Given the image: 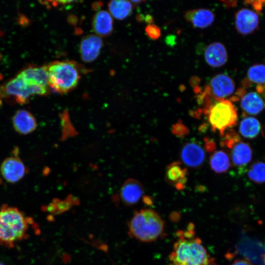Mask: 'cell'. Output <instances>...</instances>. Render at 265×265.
Instances as JSON below:
<instances>
[{"label":"cell","instance_id":"cell-6","mask_svg":"<svg viewBox=\"0 0 265 265\" xmlns=\"http://www.w3.org/2000/svg\"><path fill=\"white\" fill-rule=\"evenodd\" d=\"M49 92L48 87L30 84L18 75L0 86V103L2 100H8L25 104L28 102L31 96L47 95Z\"/></svg>","mask_w":265,"mask_h":265},{"label":"cell","instance_id":"cell-20","mask_svg":"<svg viewBox=\"0 0 265 265\" xmlns=\"http://www.w3.org/2000/svg\"><path fill=\"white\" fill-rule=\"evenodd\" d=\"M260 94L251 91L245 93L241 97L240 107L244 113L256 115L265 108V103Z\"/></svg>","mask_w":265,"mask_h":265},{"label":"cell","instance_id":"cell-13","mask_svg":"<svg viewBox=\"0 0 265 265\" xmlns=\"http://www.w3.org/2000/svg\"><path fill=\"white\" fill-rule=\"evenodd\" d=\"M103 46L101 38L90 34L84 36L80 44V53L83 62L90 63L98 57Z\"/></svg>","mask_w":265,"mask_h":265},{"label":"cell","instance_id":"cell-23","mask_svg":"<svg viewBox=\"0 0 265 265\" xmlns=\"http://www.w3.org/2000/svg\"><path fill=\"white\" fill-rule=\"evenodd\" d=\"M261 130L259 121L253 117L243 118L239 124V132L244 137L252 139L256 137Z\"/></svg>","mask_w":265,"mask_h":265},{"label":"cell","instance_id":"cell-36","mask_svg":"<svg viewBox=\"0 0 265 265\" xmlns=\"http://www.w3.org/2000/svg\"><path fill=\"white\" fill-rule=\"evenodd\" d=\"M264 91H265V85H264Z\"/></svg>","mask_w":265,"mask_h":265},{"label":"cell","instance_id":"cell-8","mask_svg":"<svg viewBox=\"0 0 265 265\" xmlns=\"http://www.w3.org/2000/svg\"><path fill=\"white\" fill-rule=\"evenodd\" d=\"M235 248L236 253L243 257L253 265H265V241L243 235Z\"/></svg>","mask_w":265,"mask_h":265},{"label":"cell","instance_id":"cell-31","mask_svg":"<svg viewBox=\"0 0 265 265\" xmlns=\"http://www.w3.org/2000/svg\"><path fill=\"white\" fill-rule=\"evenodd\" d=\"M231 265H253L249 261L244 259L235 260Z\"/></svg>","mask_w":265,"mask_h":265},{"label":"cell","instance_id":"cell-17","mask_svg":"<svg viewBox=\"0 0 265 265\" xmlns=\"http://www.w3.org/2000/svg\"><path fill=\"white\" fill-rule=\"evenodd\" d=\"M204 57L208 64L212 67H220L227 61L228 54L225 46L220 42L209 44L204 52Z\"/></svg>","mask_w":265,"mask_h":265},{"label":"cell","instance_id":"cell-3","mask_svg":"<svg viewBox=\"0 0 265 265\" xmlns=\"http://www.w3.org/2000/svg\"><path fill=\"white\" fill-rule=\"evenodd\" d=\"M198 100L204 106L199 113L205 114L213 132H218L222 136L237 124V108L230 100H218L204 95Z\"/></svg>","mask_w":265,"mask_h":265},{"label":"cell","instance_id":"cell-34","mask_svg":"<svg viewBox=\"0 0 265 265\" xmlns=\"http://www.w3.org/2000/svg\"><path fill=\"white\" fill-rule=\"evenodd\" d=\"M210 265H216V264H214V263H213L212 264Z\"/></svg>","mask_w":265,"mask_h":265},{"label":"cell","instance_id":"cell-11","mask_svg":"<svg viewBox=\"0 0 265 265\" xmlns=\"http://www.w3.org/2000/svg\"><path fill=\"white\" fill-rule=\"evenodd\" d=\"M0 172L6 182L15 183L24 177L26 173V168L20 158L16 156L9 157L2 162Z\"/></svg>","mask_w":265,"mask_h":265},{"label":"cell","instance_id":"cell-9","mask_svg":"<svg viewBox=\"0 0 265 265\" xmlns=\"http://www.w3.org/2000/svg\"><path fill=\"white\" fill-rule=\"evenodd\" d=\"M235 88L234 81L229 76L219 74L212 78L201 93L216 100H228L234 93Z\"/></svg>","mask_w":265,"mask_h":265},{"label":"cell","instance_id":"cell-5","mask_svg":"<svg viewBox=\"0 0 265 265\" xmlns=\"http://www.w3.org/2000/svg\"><path fill=\"white\" fill-rule=\"evenodd\" d=\"M46 67L48 85L55 92L64 94L78 85L80 79V69L75 61H55Z\"/></svg>","mask_w":265,"mask_h":265},{"label":"cell","instance_id":"cell-18","mask_svg":"<svg viewBox=\"0 0 265 265\" xmlns=\"http://www.w3.org/2000/svg\"><path fill=\"white\" fill-rule=\"evenodd\" d=\"M214 17L213 12L206 8L189 10L185 14V19L193 27L199 28L209 27L213 23Z\"/></svg>","mask_w":265,"mask_h":265},{"label":"cell","instance_id":"cell-14","mask_svg":"<svg viewBox=\"0 0 265 265\" xmlns=\"http://www.w3.org/2000/svg\"><path fill=\"white\" fill-rule=\"evenodd\" d=\"M165 179L169 185L178 190H182L187 181V169L182 162H172L166 167Z\"/></svg>","mask_w":265,"mask_h":265},{"label":"cell","instance_id":"cell-1","mask_svg":"<svg viewBox=\"0 0 265 265\" xmlns=\"http://www.w3.org/2000/svg\"><path fill=\"white\" fill-rule=\"evenodd\" d=\"M194 229L190 224L186 230L177 232L168 265H210L214 263L200 238L195 236Z\"/></svg>","mask_w":265,"mask_h":265},{"label":"cell","instance_id":"cell-28","mask_svg":"<svg viewBox=\"0 0 265 265\" xmlns=\"http://www.w3.org/2000/svg\"><path fill=\"white\" fill-rule=\"evenodd\" d=\"M147 35L151 39L157 40L161 36L160 28L154 24L148 25L145 27Z\"/></svg>","mask_w":265,"mask_h":265},{"label":"cell","instance_id":"cell-33","mask_svg":"<svg viewBox=\"0 0 265 265\" xmlns=\"http://www.w3.org/2000/svg\"><path fill=\"white\" fill-rule=\"evenodd\" d=\"M145 21L149 24H152L153 22V18L152 16L150 15H147L145 17Z\"/></svg>","mask_w":265,"mask_h":265},{"label":"cell","instance_id":"cell-19","mask_svg":"<svg viewBox=\"0 0 265 265\" xmlns=\"http://www.w3.org/2000/svg\"><path fill=\"white\" fill-rule=\"evenodd\" d=\"M92 28L99 37H106L113 31V19L110 13L105 10H100L94 15L92 23Z\"/></svg>","mask_w":265,"mask_h":265},{"label":"cell","instance_id":"cell-16","mask_svg":"<svg viewBox=\"0 0 265 265\" xmlns=\"http://www.w3.org/2000/svg\"><path fill=\"white\" fill-rule=\"evenodd\" d=\"M12 121L14 130L21 134L32 132L37 126L35 117L25 109L17 111L12 117Z\"/></svg>","mask_w":265,"mask_h":265},{"label":"cell","instance_id":"cell-30","mask_svg":"<svg viewBox=\"0 0 265 265\" xmlns=\"http://www.w3.org/2000/svg\"><path fill=\"white\" fill-rule=\"evenodd\" d=\"M244 2L247 4L251 5L258 12H261L263 7L265 5V0H248Z\"/></svg>","mask_w":265,"mask_h":265},{"label":"cell","instance_id":"cell-21","mask_svg":"<svg viewBox=\"0 0 265 265\" xmlns=\"http://www.w3.org/2000/svg\"><path fill=\"white\" fill-rule=\"evenodd\" d=\"M27 82L48 87L47 67H30L24 70L18 75Z\"/></svg>","mask_w":265,"mask_h":265},{"label":"cell","instance_id":"cell-29","mask_svg":"<svg viewBox=\"0 0 265 265\" xmlns=\"http://www.w3.org/2000/svg\"><path fill=\"white\" fill-rule=\"evenodd\" d=\"M204 149L209 153H212L216 149V143L212 139L205 138L204 139Z\"/></svg>","mask_w":265,"mask_h":265},{"label":"cell","instance_id":"cell-24","mask_svg":"<svg viewBox=\"0 0 265 265\" xmlns=\"http://www.w3.org/2000/svg\"><path fill=\"white\" fill-rule=\"evenodd\" d=\"M109 13L118 20H124L131 14L132 4L128 0H112L108 3Z\"/></svg>","mask_w":265,"mask_h":265},{"label":"cell","instance_id":"cell-12","mask_svg":"<svg viewBox=\"0 0 265 265\" xmlns=\"http://www.w3.org/2000/svg\"><path fill=\"white\" fill-rule=\"evenodd\" d=\"M259 19L258 14L248 8H241L235 14V26L240 34H251L258 27Z\"/></svg>","mask_w":265,"mask_h":265},{"label":"cell","instance_id":"cell-22","mask_svg":"<svg viewBox=\"0 0 265 265\" xmlns=\"http://www.w3.org/2000/svg\"><path fill=\"white\" fill-rule=\"evenodd\" d=\"M230 158L223 150L212 152L210 158V165L213 171L218 174L227 172L231 166Z\"/></svg>","mask_w":265,"mask_h":265},{"label":"cell","instance_id":"cell-35","mask_svg":"<svg viewBox=\"0 0 265 265\" xmlns=\"http://www.w3.org/2000/svg\"><path fill=\"white\" fill-rule=\"evenodd\" d=\"M0 265H4L3 263L0 262Z\"/></svg>","mask_w":265,"mask_h":265},{"label":"cell","instance_id":"cell-4","mask_svg":"<svg viewBox=\"0 0 265 265\" xmlns=\"http://www.w3.org/2000/svg\"><path fill=\"white\" fill-rule=\"evenodd\" d=\"M130 235L145 242L156 240L163 232L164 222L159 215L150 209L135 212L128 223Z\"/></svg>","mask_w":265,"mask_h":265},{"label":"cell","instance_id":"cell-26","mask_svg":"<svg viewBox=\"0 0 265 265\" xmlns=\"http://www.w3.org/2000/svg\"><path fill=\"white\" fill-rule=\"evenodd\" d=\"M248 178L257 184L265 182V163L257 161L250 166L247 171Z\"/></svg>","mask_w":265,"mask_h":265},{"label":"cell","instance_id":"cell-27","mask_svg":"<svg viewBox=\"0 0 265 265\" xmlns=\"http://www.w3.org/2000/svg\"><path fill=\"white\" fill-rule=\"evenodd\" d=\"M171 131L173 134L181 138L184 137L189 132L188 128L181 121H178L173 125Z\"/></svg>","mask_w":265,"mask_h":265},{"label":"cell","instance_id":"cell-10","mask_svg":"<svg viewBox=\"0 0 265 265\" xmlns=\"http://www.w3.org/2000/svg\"><path fill=\"white\" fill-rule=\"evenodd\" d=\"M205 150L196 141L186 142L182 147L180 153L182 163L192 168L200 167L205 161Z\"/></svg>","mask_w":265,"mask_h":265},{"label":"cell","instance_id":"cell-2","mask_svg":"<svg viewBox=\"0 0 265 265\" xmlns=\"http://www.w3.org/2000/svg\"><path fill=\"white\" fill-rule=\"evenodd\" d=\"M33 222L18 208L2 205L0 208V245L13 248L17 242L27 238Z\"/></svg>","mask_w":265,"mask_h":265},{"label":"cell","instance_id":"cell-32","mask_svg":"<svg viewBox=\"0 0 265 265\" xmlns=\"http://www.w3.org/2000/svg\"><path fill=\"white\" fill-rule=\"evenodd\" d=\"M223 3L226 7H234L237 4V1H223Z\"/></svg>","mask_w":265,"mask_h":265},{"label":"cell","instance_id":"cell-7","mask_svg":"<svg viewBox=\"0 0 265 265\" xmlns=\"http://www.w3.org/2000/svg\"><path fill=\"white\" fill-rule=\"evenodd\" d=\"M221 137L220 145L229 151L231 164L243 171L252 159L250 145L242 141L239 134L232 129L227 131Z\"/></svg>","mask_w":265,"mask_h":265},{"label":"cell","instance_id":"cell-25","mask_svg":"<svg viewBox=\"0 0 265 265\" xmlns=\"http://www.w3.org/2000/svg\"><path fill=\"white\" fill-rule=\"evenodd\" d=\"M251 83L265 84V65L257 64L251 66L247 71V78L242 82L244 87H248Z\"/></svg>","mask_w":265,"mask_h":265},{"label":"cell","instance_id":"cell-15","mask_svg":"<svg viewBox=\"0 0 265 265\" xmlns=\"http://www.w3.org/2000/svg\"><path fill=\"white\" fill-rule=\"evenodd\" d=\"M144 194L141 184L133 179H129L123 184L120 192L122 202L127 206L137 204Z\"/></svg>","mask_w":265,"mask_h":265}]
</instances>
